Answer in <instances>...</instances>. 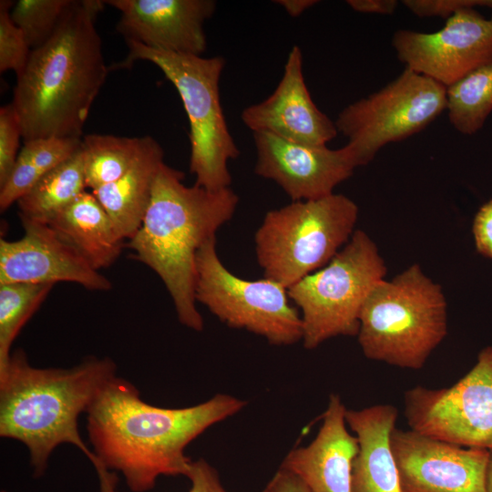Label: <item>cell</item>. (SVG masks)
<instances>
[{
  "label": "cell",
  "mask_w": 492,
  "mask_h": 492,
  "mask_svg": "<svg viewBox=\"0 0 492 492\" xmlns=\"http://www.w3.org/2000/svg\"><path fill=\"white\" fill-rule=\"evenodd\" d=\"M142 138L88 134L82 137L84 173L92 190L121 178L133 165Z\"/></svg>",
  "instance_id": "cb8c5ba5"
},
{
  "label": "cell",
  "mask_w": 492,
  "mask_h": 492,
  "mask_svg": "<svg viewBox=\"0 0 492 492\" xmlns=\"http://www.w3.org/2000/svg\"><path fill=\"white\" fill-rule=\"evenodd\" d=\"M128 52L117 68L137 60L156 65L176 87L190 123V171L195 184L211 190L229 188L228 163L240 150L228 128L220 99V79L225 66L222 56L182 55L151 49L127 42Z\"/></svg>",
  "instance_id": "8992f818"
},
{
  "label": "cell",
  "mask_w": 492,
  "mask_h": 492,
  "mask_svg": "<svg viewBox=\"0 0 492 492\" xmlns=\"http://www.w3.org/2000/svg\"><path fill=\"white\" fill-rule=\"evenodd\" d=\"M392 45L405 68L447 88L492 62V13L486 17L476 8L464 9L435 32L398 30Z\"/></svg>",
  "instance_id": "7c38bea8"
},
{
  "label": "cell",
  "mask_w": 492,
  "mask_h": 492,
  "mask_svg": "<svg viewBox=\"0 0 492 492\" xmlns=\"http://www.w3.org/2000/svg\"><path fill=\"white\" fill-rule=\"evenodd\" d=\"M472 232L477 252L492 260V199L476 213Z\"/></svg>",
  "instance_id": "1f68e13d"
},
{
  "label": "cell",
  "mask_w": 492,
  "mask_h": 492,
  "mask_svg": "<svg viewBox=\"0 0 492 492\" xmlns=\"http://www.w3.org/2000/svg\"><path fill=\"white\" fill-rule=\"evenodd\" d=\"M391 448L403 492H485L489 450L395 428Z\"/></svg>",
  "instance_id": "4fadbf2b"
},
{
  "label": "cell",
  "mask_w": 492,
  "mask_h": 492,
  "mask_svg": "<svg viewBox=\"0 0 492 492\" xmlns=\"http://www.w3.org/2000/svg\"><path fill=\"white\" fill-rule=\"evenodd\" d=\"M397 415V409L390 405L346 410V424L359 444L353 466L352 492H403L391 448Z\"/></svg>",
  "instance_id": "d6986e66"
},
{
  "label": "cell",
  "mask_w": 492,
  "mask_h": 492,
  "mask_svg": "<svg viewBox=\"0 0 492 492\" xmlns=\"http://www.w3.org/2000/svg\"><path fill=\"white\" fill-rule=\"evenodd\" d=\"M81 146L69 159L46 174L20 200L19 217L46 222L86 191Z\"/></svg>",
  "instance_id": "603a6c76"
},
{
  "label": "cell",
  "mask_w": 492,
  "mask_h": 492,
  "mask_svg": "<svg viewBox=\"0 0 492 492\" xmlns=\"http://www.w3.org/2000/svg\"><path fill=\"white\" fill-rule=\"evenodd\" d=\"M45 223L98 272L117 261L125 244L93 192L84 191Z\"/></svg>",
  "instance_id": "44dd1931"
},
{
  "label": "cell",
  "mask_w": 492,
  "mask_h": 492,
  "mask_svg": "<svg viewBox=\"0 0 492 492\" xmlns=\"http://www.w3.org/2000/svg\"><path fill=\"white\" fill-rule=\"evenodd\" d=\"M346 3L357 13L375 15H392L398 5L395 0H348Z\"/></svg>",
  "instance_id": "836d02e7"
},
{
  "label": "cell",
  "mask_w": 492,
  "mask_h": 492,
  "mask_svg": "<svg viewBox=\"0 0 492 492\" xmlns=\"http://www.w3.org/2000/svg\"><path fill=\"white\" fill-rule=\"evenodd\" d=\"M120 13L117 29L126 42L151 49L202 56L205 22L215 13L213 0H104Z\"/></svg>",
  "instance_id": "2e32d148"
},
{
  "label": "cell",
  "mask_w": 492,
  "mask_h": 492,
  "mask_svg": "<svg viewBox=\"0 0 492 492\" xmlns=\"http://www.w3.org/2000/svg\"><path fill=\"white\" fill-rule=\"evenodd\" d=\"M275 4L283 7V9L292 17H298L304 11L316 5V0H276Z\"/></svg>",
  "instance_id": "e575fe53"
},
{
  "label": "cell",
  "mask_w": 492,
  "mask_h": 492,
  "mask_svg": "<svg viewBox=\"0 0 492 492\" xmlns=\"http://www.w3.org/2000/svg\"><path fill=\"white\" fill-rule=\"evenodd\" d=\"M410 429L465 447L492 450V345L449 387L415 386L405 394Z\"/></svg>",
  "instance_id": "8fae6325"
},
{
  "label": "cell",
  "mask_w": 492,
  "mask_h": 492,
  "mask_svg": "<svg viewBox=\"0 0 492 492\" xmlns=\"http://www.w3.org/2000/svg\"><path fill=\"white\" fill-rule=\"evenodd\" d=\"M1 492H6V491H5V490H2Z\"/></svg>",
  "instance_id": "8d00e7d4"
},
{
  "label": "cell",
  "mask_w": 492,
  "mask_h": 492,
  "mask_svg": "<svg viewBox=\"0 0 492 492\" xmlns=\"http://www.w3.org/2000/svg\"><path fill=\"white\" fill-rule=\"evenodd\" d=\"M23 129L18 113L11 102L0 108V187L5 184L19 154Z\"/></svg>",
  "instance_id": "f1b7e54d"
},
{
  "label": "cell",
  "mask_w": 492,
  "mask_h": 492,
  "mask_svg": "<svg viewBox=\"0 0 492 492\" xmlns=\"http://www.w3.org/2000/svg\"><path fill=\"white\" fill-rule=\"evenodd\" d=\"M164 150L150 136L142 137L131 168L118 179L92 190L124 240H131L148 210Z\"/></svg>",
  "instance_id": "ffe728a7"
},
{
  "label": "cell",
  "mask_w": 492,
  "mask_h": 492,
  "mask_svg": "<svg viewBox=\"0 0 492 492\" xmlns=\"http://www.w3.org/2000/svg\"><path fill=\"white\" fill-rule=\"evenodd\" d=\"M245 405L242 399L217 394L189 407H159L146 403L133 384L116 375L87 412L88 441L101 465L119 472L131 492H147L161 476L187 477L190 443Z\"/></svg>",
  "instance_id": "6da1fadb"
},
{
  "label": "cell",
  "mask_w": 492,
  "mask_h": 492,
  "mask_svg": "<svg viewBox=\"0 0 492 492\" xmlns=\"http://www.w3.org/2000/svg\"><path fill=\"white\" fill-rule=\"evenodd\" d=\"M74 0H18L11 18L23 31L31 49L46 43L55 33Z\"/></svg>",
  "instance_id": "4316f807"
},
{
  "label": "cell",
  "mask_w": 492,
  "mask_h": 492,
  "mask_svg": "<svg viewBox=\"0 0 492 492\" xmlns=\"http://www.w3.org/2000/svg\"><path fill=\"white\" fill-rule=\"evenodd\" d=\"M53 286L21 282L0 284V371L10 358L15 339Z\"/></svg>",
  "instance_id": "484cf974"
},
{
  "label": "cell",
  "mask_w": 492,
  "mask_h": 492,
  "mask_svg": "<svg viewBox=\"0 0 492 492\" xmlns=\"http://www.w3.org/2000/svg\"><path fill=\"white\" fill-rule=\"evenodd\" d=\"M100 0H74L53 36L32 49L16 77L12 103L23 141L58 137L82 138L107 67L96 28Z\"/></svg>",
  "instance_id": "7a4b0ae2"
},
{
  "label": "cell",
  "mask_w": 492,
  "mask_h": 492,
  "mask_svg": "<svg viewBox=\"0 0 492 492\" xmlns=\"http://www.w3.org/2000/svg\"><path fill=\"white\" fill-rule=\"evenodd\" d=\"M82 138H40L24 142L10 176L0 187V210H6L46 174L73 156Z\"/></svg>",
  "instance_id": "7402d4cb"
},
{
  "label": "cell",
  "mask_w": 492,
  "mask_h": 492,
  "mask_svg": "<svg viewBox=\"0 0 492 492\" xmlns=\"http://www.w3.org/2000/svg\"><path fill=\"white\" fill-rule=\"evenodd\" d=\"M359 323L358 342L366 358L417 370L447 333L446 298L441 286L413 264L374 285Z\"/></svg>",
  "instance_id": "5b68a950"
},
{
  "label": "cell",
  "mask_w": 492,
  "mask_h": 492,
  "mask_svg": "<svg viewBox=\"0 0 492 492\" xmlns=\"http://www.w3.org/2000/svg\"><path fill=\"white\" fill-rule=\"evenodd\" d=\"M449 122L463 135L480 130L492 112V62L446 88Z\"/></svg>",
  "instance_id": "d4e9b609"
},
{
  "label": "cell",
  "mask_w": 492,
  "mask_h": 492,
  "mask_svg": "<svg viewBox=\"0 0 492 492\" xmlns=\"http://www.w3.org/2000/svg\"><path fill=\"white\" fill-rule=\"evenodd\" d=\"M403 5L415 15L447 19L467 8L486 7L492 11V0H405Z\"/></svg>",
  "instance_id": "4dcf8cb0"
},
{
  "label": "cell",
  "mask_w": 492,
  "mask_h": 492,
  "mask_svg": "<svg viewBox=\"0 0 492 492\" xmlns=\"http://www.w3.org/2000/svg\"><path fill=\"white\" fill-rule=\"evenodd\" d=\"M241 120L253 133L266 132L308 145H326L338 134L334 121L317 108L309 93L298 46L291 49L274 91L245 108Z\"/></svg>",
  "instance_id": "e0dca14e"
},
{
  "label": "cell",
  "mask_w": 492,
  "mask_h": 492,
  "mask_svg": "<svg viewBox=\"0 0 492 492\" xmlns=\"http://www.w3.org/2000/svg\"><path fill=\"white\" fill-rule=\"evenodd\" d=\"M24 235L0 240V284L77 283L90 291H108L110 281L95 270L46 223L20 218Z\"/></svg>",
  "instance_id": "9a60e30c"
},
{
  "label": "cell",
  "mask_w": 492,
  "mask_h": 492,
  "mask_svg": "<svg viewBox=\"0 0 492 492\" xmlns=\"http://www.w3.org/2000/svg\"><path fill=\"white\" fill-rule=\"evenodd\" d=\"M257 159L254 172L276 182L292 201L316 200L333 192L359 167L345 145L333 149L253 133Z\"/></svg>",
  "instance_id": "5bb4252c"
},
{
  "label": "cell",
  "mask_w": 492,
  "mask_h": 492,
  "mask_svg": "<svg viewBox=\"0 0 492 492\" xmlns=\"http://www.w3.org/2000/svg\"><path fill=\"white\" fill-rule=\"evenodd\" d=\"M386 271L376 244L357 230L325 266L291 286L288 295L301 313L303 346L312 350L335 336L357 335L362 307Z\"/></svg>",
  "instance_id": "ba28073f"
},
{
  "label": "cell",
  "mask_w": 492,
  "mask_h": 492,
  "mask_svg": "<svg viewBox=\"0 0 492 492\" xmlns=\"http://www.w3.org/2000/svg\"><path fill=\"white\" fill-rule=\"evenodd\" d=\"M485 492H492V450H489V456L486 474V490Z\"/></svg>",
  "instance_id": "d590c367"
},
{
  "label": "cell",
  "mask_w": 492,
  "mask_h": 492,
  "mask_svg": "<svg viewBox=\"0 0 492 492\" xmlns=\"http://www.w3.org/2000/svg\"><path fill=\"white\" fill-rule=\"evenodd\" d=\"M446 110V87L408 68L379 90L349 104L334 123L358 166L385 145L425 128Z\"/></svg>",
  "instance_id": "30bf717a"
},
{
  "label": "cell",
  "mask_w": 492,
  "mask_h": 492,
  "mask_svg": "<svg viewBox=\"0 0 492 492\" xmlns=\"http://www.w3.org/2000/svg\"><path fill=\"white\" fill-rule=\"evenodd\" d=\"M190 481L189 492H227L217 470L205 459L192 460L187 477ZM99 492H121L117 489L118 477L108 473L98 477Z\"/></svg>",
  "instance_id": "f546056e"
},
{
  "label": "cell",
  "mask_w": 492,
  "mask_h": 492,
  "mask_svg": "<svg viewBox=\"0 0 492 492\" xmlns=\"http://www.w3.org/2000/svg\"><path fill=\"white\" fill-rule=\"evenodd\" d=\"M183 179L182 171L161 165L142 224L128 246L159 276L180 323L201 332L204 322L195 298L197 252L232 218L239 197L231 187L211 190L186 186Z\"/></svg>",
  "instance_id": "277c9868"
},
{
  "label": "cell",
  "mask_w": 492,
  "mask_h": 492,
  "mask_svg": "<svg viewBox=\"0 0 492 492\" xmlns=\"http://www.w3.org/2000/svg\"><path fill=\"white\" fill-rule=\"evenodd\" d=\"M358 207L343 194L268 211L254 237L264 278L289 289L325 266L354 234Z\"/></svg>",
  "instance_id": "52a82bcc"
},
{
  "label": "cell",
  "mask_w": 492,
  "mask_h": 492,
  "mask_svg": "<svg viewBox=\"0 0 492 492\" xmlns=\"http://www.w3.org/2000/svg\"><path fill=\"white\" fill-rule=\"evenodd\" d=\"M196 302L228 326L244 329L273 345H291L302 339L299 310L281 283L263 278L249 281L231 273L216 250V237L196 256Z\"/></svg>",
  "instance_id": "9c48e42d"
},
{
  "label": "cell",
  "mask_w": 492,
  "mask_h": 492,
  "mask_svg": "<svg viewBox=\"0 0 492 492\" xmlns=\"http://www.w3.org/2000/svg\"><path fill=\"white\" fill-rule=\"evenodd\" d=\"M116 375L108 357L89 356L70 368H38L15 350L0 371V436L26 446L36 477L46 473L63 444L77 447L96 471L104 468L82 439L78 418Z\"/></svg>",
  "instance_id": "3957f363"
},
{
  "label": "cell",
  "mask_w": 492,
  "mask_h": 492,
  "mask_svg": "<svg viewBox=\"0 0 492 492\" xmlns=\"http://www.w3.org/2000/svg\"><path fill=\"white\" fill-rule=\"evenodd\" d=\"M346 410L340 395L332 394L316 436L307 446L292 449L281 465L298 477L310 492H352L359 444L347 430Z\"/></svg>",
  "instance_id": "ac0fdd59"
},
{
  "label": "cell",
  "mask_w": 492,
  "mask_h": 492,
  "mask_svg": "<svg viewBox=\"0 0 492 492\" xmlns=\"http://www.w3.org/2000/svg\"><path fill=\"white\" fill-rule=\"evenodd\" d=\"M14 4L10 0L0 1V72L12 70L17 77L25 69L32 49L11 18Z\"/></svg>",
  "instance_id": "83f0119b"
},
{
  "label": "cell",
  "mask_w": 492,
  "mask_h": 492,
  "mask_svg": "<svg viewBox=\"0 0 492 492\" xmlns=\"http://www.w3.org/2000/svg\"><path fill=\"white\" fill-rule=\"evenodd\" d=\"M262 492H310V490L298 477L280 467Z\"/></svg>",
  "instance_id": "d6a6232c"
}]
</instances>
